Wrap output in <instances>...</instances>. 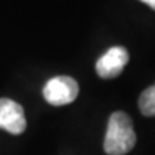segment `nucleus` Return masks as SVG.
<instances>
[{
  "mask_svg": "<svg viewBox=\"0 0 155 155\" xmlns=\"http://www.w3.org/2000/svg\"><path fill=\"white\" fill-rule=\"evenodd\" d=\"M137 135L131 118L125 112H114L108 122L104 150L108 155H125L135 147Z\"/></svg>",
  "mask_w": 155,
  "mask_h": 155,
  "instance_id": "1",
  "label": "nucleus"
},
{
  "mask_svg": "<svg viewBox=\"0 0 155 155\" xmlns=\"http://www.w3.org/2000/svg\"><path fill=\"white\" fill-rule=\"evenodd\" d=\"M79 86L71 76H55L49 79L43 88V96L46 102L53 106L68 105L78 98Z\"/></svg>",
  "mask_w": 155,
  "mask_h": 155,
  "instance_id": "2",
  "label": "nucleus"
},
{
  "mask_svg": "<svg viewBox=\"0 0 155 155\" xmlns=\"http://www.w3.org/2000/svg\"><path fill=\"white\" fill-rule=\"evenodd\" d=\"M129 62V53L124 46H114L96 62V73L102 79H112L121 75L124 68Z\"/></svg>",
  "mask_w": 155,
  "mask_h": 155,
  "instance_id": "3",
  "label": "nucleus"
},
{
  "mask_svg": "<svg viewBox=\"0 0 155 155\" xmlns=\"http://www.w3.org/2000/svg\"><path fill=\"white\" fill-rule=\"evenodd\" d=\"M0 128L13 135L25 132L26 118L25 111L17 102L7 98H0Z\"/></svg>",
  "mask_w": 155,
  "mask_h": 155,
  "instance_id": "4",
  "label": "nucleus"
},
{
  "mask_svg": "<svg viewBox=\"0 0 155 155\" xmlns=\"http://www.w3.org/2000/svg\"><path fill=\"white\" fill-rule=\"evenodd\" d=\"M139 111L145 116H155V85L147 88L138 99Z\"/></svg>",
  "mask_w": 155,
  "mask_h": 155,
  "instance_id": "5",
  "label": "nucleus"
},
{
  "mask_svg": "<svg viewBox=\"0 0 155 155\" xmlns=\"http://www.w3.org/2000/svg\"><path fill=\"white\" fill-rule=\"evenodd\" d=\"M142 3H145V5H148L151 7V9H154L155 10V0H141Z\"/></svg>",
  "mask_w": 155,
  "mask_h": 155,
  "instance_id": "6",
  "label": "nucleus"
}]
</instances>
